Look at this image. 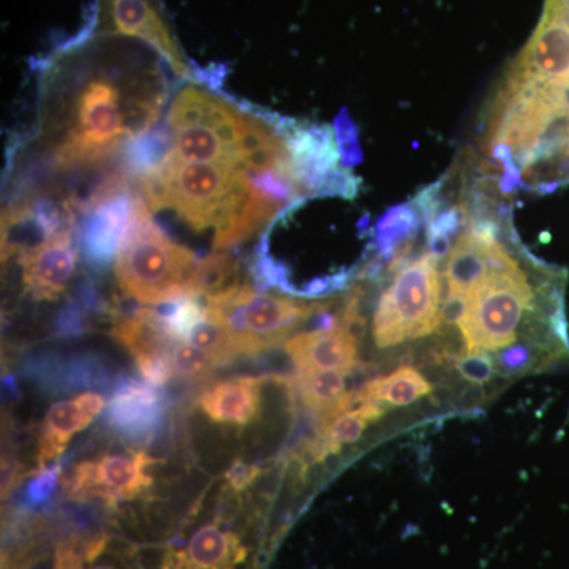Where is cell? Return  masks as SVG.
Listing matches in <instances>:
<instances>
[{"label":"cell","mask_w":569,"mask_h":569,"mask_svg":"<svg viewBox=\"0 0 569 569\" xmlns=\"http://www.w3.org/2000/svg\"><path fill=\"white\" fill-rule=\"evenodd\" d=\"M140 194L129 183L104 194L82 209L84 220L80 231L82 257L96 269L107 268L132 230Z\"/></svg>","instance_id":"10"},{"label":"cell","mask_w":569,"mask_h":569,"mask_svg":"<svg viewBox=\"0 0 569 569\" xmlns=\"http://www.w3.org/2000/svg\"><path fill=\"white\" fill-rule=\"evenodd\" d=\"M61 466L40 468L39 473L29 481L28 488L22 496V505L28 508L43 507L51 500L58 489Z\"/></svg>","instance_id":"30"},{"label":"cell","mask_w":569,"mask_h":569,"mask_svg":"<svg viewBox=\"0 0 569 569\" xmlns=\"http://www.w3.org/2000/svg\"><path fill=\"white\" fill-rule=\"evenodd\" d=\"M159 313L162 316L170 336L178 342H183L189 339L194 326L203 320L206 307H201L200 302L194 301V298H183L162 305Z\"/></svg>","instance_id":"26"},{"label":"cell","mask_w":569,"mask_h":569,"mask_svg":"<svg viewBox=\"0 0 569 569\" xmlns=\"http://www.w3.org/2000/svg\"><path fill=\"white\" fill-rule=\"evenodd\" d=\"M163 411L159 387L137 378H121L104 410V421L126 440L138 443L156 436Z\"/></svg>","instance_id":"12"},{"label":"cell","mask_w":569,"mask_h":569,"mask_svg":"<svg viewBox=\"0 0 569 569\" xmlns=\"http://www.w3.org/2000/svg\"><path fill=\"white\" fill-rule=\"evenodd\" d=\"M187 342L211 353L220 362V366L228 365L239 355L227 331L209 320L208 316H204L203 320L194 326Z\"/></svg>","instance_id":"27"},{"label":"cell","mask_w":569,"mask_h":569,"mask_svg":"<svg viewBox=\"0 0 569 569\" xmlns=\"http://www.w3.org/2000/svg\"><path fill=\"white\" fill-rule=\"evenodd\" d=\"M28 376L50 392L103 389L110 385V370L96 355H77L61 358L41 355L26 366Z\"/></svg>","instance_id":"15"},{"label":"cell","mask_w":569,"mask_h":569,"mask_svg":"<svg viewBox=\"0 0 569 569\" xmlns=\"http://www.w3.org/2000/svg\"><path fill=\"white\" fill-rule=\"evenodd\" d=\"M261 385L263 378H231L206 389L198 403L212 421L249 425L260 415Z\"/></svg>","instance_id":"19"},{"label":"cell","mask_w":569,"mask_h":569,"mask_svg":"<svg viewBox=\"0 0 569 569\" xmlns=\"http://www.w3.org/2000/svg\"><path fill=\"white\" fill-rule=\"evenodd\" d=\"M438 260L429 252L400 264L378 299L372 332L378 348L432 335L441 325Z\"/></svg>","instance_id":"5"},{"label":"cell","mask_w":569,"mask_h":569,"mask_svg":"<svg viewBox=\"0 0 569 569\" xmlns=\"http://www.w3.org/2000/svg\"><path fill=\"white\" fill-rule=\"evenodd\" d=\"M565 277L557 272L533 287L519 263L492 271L468 296L459 329L467 351H497L516 340L527 312L565 302Z\"/></svg>","instance_id":"1"},{"label":"cell","mask_w":569,"mask_h":569,"mask_svg":"<svg viewBox=\"0 0 569 569\" xmlns=\"http://www.w3.org/2000/svg\"><path fill=\"white\" fill-rule=\"evenodd\" d=\"M22 282L36 301H56L61 298L74 276L78 249L71 230L52 236L32 247L21 258Z\"/></svg>","instance_id":"13"},{"label":"cell","mask_w":569,"mask_h":569,"mask_svg":"<svg viewBox=\"0 0 569 569\" xmlns=\"http://www.w3.org/2000/svg\"><path fill=\"white\" fill-rule=\"evenodd\" d=\"M138 369H140L142 378L153 387H162L171 377L170 359L168 356H159V358H142L137 359Z\"/></svg>","instance_id":"32"},{"label":"cell","mask_w":569,"mask_h":569,"mask_svg":"<svg viewBox=\"0 0 569 569\" xmlns=\"http://www.w3.org/2000/svg\"><path fill=\"white\" fill-rule=\"evenodd\" d=\"M291 173L305 194L355 198L359 183L342 167L336 133L328 126H282Z\"/></svg>","instance_id":"7"},{"label":"cell","mask_w":569,"mask_h":569,"mask_svg":"<svg viewBox=\"0 0 569 569\" xmlns=\"http://www.w3.org/2000/svg\"><path fill=\"white\" fill-rule=\"evenodd\" d=\"M107 537L88 539L69 537L59 542L56 550L54 569H82L84 563L93 561L103 552Z\"/></svg>","instance_id":"28"},{"label":"cell","mask_w":569,"mask_h":569,"mask_svg":"<svg viewBox=\"0 0 569 569\" xmlns=\"http://www.w3.org/2000/svg\"><path fill=\"white\" fill-rule=\"evenodd\" d=\"M20 463L11 459H3L2 470V496L9 497L11 490L17 488L18 482H21Z\"/></svg>","instance_id":"35"},{"label":"cell","mask_w":569,"mask_h":569,"mask_svg":"<svg viewBox=\"0 0 569 569\" xmlns=\"http://www.w3.org/2000/svg\"><path fill=\"white\" fill-rule=\"evenodd\" d=\"M418 206L413 203L399 204L389 209L376 224L373 246L380 260L391 266L406 260L410 241L417 234L419 219Z\"/></svg>","instance_id":"22"},{"label":"cell","mask_w":569,"mask_h":569,"mask_svg":"<svg viewBox=\"0 0 569 569\" xmlns=\"http://www.w3.org/2000/svg\"><path fill=\"white\" fill-rule=\"evenodd\" d=\"M93 569H112L111 567H107V565H100V567H96Z\"/></svg>","instance_id":"36"},{"label":"cell","mask_w":569,"mask_h":569,"mask_svg":"<svg viewBox=\"0 0 569 569\" xmlns=\"http://www.w3.org/2000/svg\"><path fill=\"white\" fill-rule=\"evenodd\" d=\"M508 74L541 86L556 93L568 107L569 96V13L546 2L545 13L529 43ZM567 123V122H565Z\"/></svg>","instance_id":"9"},{"label":"cell","mask_w":569,"mask_h":569,"mask_svg":"<svg viewBox=\"0 0 569 569\" xmlns=\"http://www.w3.org/2000/svg\"><path fill=\"white\" fill-rule=\"evenodd\" d=\"M108 18L114 32L146 41L170 63L179 77H189L190 69L181 50L149 0H108Z\"/></svg>","instance_id":"14"},{"label":"cell","mask_w":569,"mask_h":569,"mask_svg":"<svg viewBox=\"0 0 569 569\" xmlns=\"http://www.w3.org/2000/svg\"><path fill=\"white\" fill-rule=\"evenodd\" d=\"M258 121L198 86H186L171 104V156L181 162L238 168L242 146Z\"/></svg>","instance_id":"3"},{"label":"cell","mask_w":569,"mask_h":569,"mask_svg":"<svg viewBox=\"0 0 569 569\" xmlns=\"http://www.w3.org/2000/svg\"><path fill=\"white\" fill-rule=\"evenodd\" d=\"M171 370L173 377L186 378V380H200V378L209 377L220 362L208 351L192 346V343H176L171 348L170 355Z\"/></svg>","instance_id":"25"},{"label":"cell","mask_w":569,"mask_h":569,"mask_svg":"<svg viewBox=\"0 0 569 569\" xmlns=\"http://www.w3.org/2000/svg\"><path fill=\"white\" fill-rule=\"evenodd\" d=\"M346 376L340 370H298L288 387L323 427L353 408L355 395L347 392Z\"/></svg>","instance_id":"18"},{"label":"cell","mask_w":569,"mask_h":569,"mask_svg":"<svg viewBox=\"0 0 569 569\" xmlns=\"http://www.w3.org/2000/svg\"><path fill=\"white\" fill-rule=\"evenodd\" d=\"M328 309L329 302L264 293L242 283L209 296L206 316L227 331L239 355L254 356L287 342L299 326Z\"/></svg>","instance_id":"4"},{"label":"cell","mask_w":569,"mask_h":569,"mask_svg":"<svg viewBox=\"0 0 569 569\" xmlns=\"http://www.w3.org/2000/svg\"><path fill=\"white\" fill-rule=\"evenodd\" d=\"M430 391H432V385L415 367L403 366L387 377L367 381L365 387L355 392V403L367 400L381 407H406L417 402Z\"/></svg>","instance_id":"21"},{"label":"cell","mask_w":569,"mask_h":569,"mask_svg":"<svg viewBox=\"0 0 569 569\" xmlns=\"http://www.w3.org/2000/svg\"><path fill=\"white\" fill-rule=\"evenodd\" d=\"M171 152V132L167 129L149 130L138 134L126 146V164L130 173L141 176L157 170Z\"/></svg>","instance_id":"24"},{"label":"cell","mask_w":569,"mask_h":569,"mask_svg":"<svg viewBox=\"0 0 569 569\" xmlns=\"http://www.w3.org/2000/svg\"><path fill=\"white\" fill-rule=\"evenodd\" d=\"M170 181V209L194 230L216 227L241 171L231 164L181 162L173 156L162 163Z\"/></svg>","instance_id":"8"},{"label":"cell","mask_w":569,"mask_h":569,"mask_svg":"<svg viewBox=\"0 0 569 569\" xmlns=\"http://www.w3.org/2000/svg\"><path fill=\"white\" fill-rule=\"evenodd\" d=\"M82 329H84V317H82L81 306H67L58 318V335L62 337L80 336Z\"/></svg>","instance_id":"33"},{"label":"cell","mask_w":569,"mask_h":569,"mask_svg":"<svg viewBox=\"0 0 569 569\" xmlns=\"http://www.w3.org/2000/svg\"><path fill=\"white\" fill-rule=\"evenodd\" d=\"M335 133L343 167L350 168L361 163L362 149L359 144L358 126L346 110L339 112L336 118Z\"/></svg>","instance_id":"29"},{"label":"cell","mask_w":569,"mask_h":569,"mask_svg":"<svg viewBox=\"0 0 569 569\" xmlns=\"http://www.w3.org/2000/svg\"><path fill=\"white\" fill-rule=\"evenodd\" d=\"M258 468L246 466V463H234L233 468L227 473L228 481L234 489H246L254 478L258 477Z\"/></svg>","instance_id":"34"},{"label":"cell","mask_w":569,"mask_h":569,"mask_svg":"<svg viewBox=\"0 0 569 569\" xmlns=\"http://www.w3.org/2000/svg\"><path fill=\"white\" fill-rule=\"evenodd\" d=\"M283 347L298 370L348 373L358 362V340L342 326L332 331L301 332L288 339Z\"/></svg>","instance_id":"16"},{"label":"cell","mask_w":569,"mask_h":569,"mask_svg":"<svg viewBox=\"0 0 569 569\" xmlns=\"http://www.w3.org/2000/svg\"><path fill=\"white\" fill-rule=\"evenodd\" d=\"M104 408V399L97 392H84L70 400H61L48 410L39 445V466L43 468L59 458L70 438L91 425Z\"/></svg>","instance_id":"17"},{"label":"cell","mask_w":569,"mask_h":569,"mask_svg":"<svg viewBox=\"0 0 569 569\" xmlns=\"http://www.w3.org/2000/svg\"><path fill=\"white\" fill-rule=\"evenodd\" d=\"M456 369L466 380L478 385L489 383L497 373L496 361L488 351H467L459 359Z\"/></svg>","instance_id":"31"},{"label":"cell","mask_w":569,"mask_h":569,"mask_svg":"<svg viewBox=\"0 0 569 569\" xmlns=\"http://www.w3.org/2000/svg\"><path fill=\"white\" fill-rule=\"evenodd\" d=\"M130 100L122 103L121 89L108 74L89 78L77 93L69 132L58 146L56 162L59 167L99 162L121 148L123 142L132 140Z\"/></svg>","instance_id":"6"},{"label":"cell","mask_w":569,"mask_h":569,"mask_svg":"<svg viewBox=\"0 0 569 569\" xmlns=\"http://www.w3.org/2000/svg\"><path fill=\"white\" fill-rule=\"evenodd\" d=\"M197 263L193 252L176 244L153 223L151 209L140 194L132 230L116 260L123 293L141 305L162 306L192 298L190 279Z\"/></svg>","instance_id":"2"},{"label":"cell","mask_w":569,"mask_h":569,"mask_svg":"<svg viewBox=\"0 0 569 569\" xmlns=\"http://www.w3.org/2000/svg\"><path fill=\"white\" fill-rule=\"evenodd\" d=\"M112 337L119 340L134 356V361L142 358H159L170 355L178 343L167 331L159 310L141 307L132 317L123 318L112 329Z\"/></svg>","instance_id":"20"},{"label":"cell","mask_w":569,"mask_h":569,"mask_svg":"<svg viewBox=\"0 0 569 569\" xmlns=\"http://www.w3.org/2000/svg\"><path fill=\"white\" fill-rule=\"evenodd\" d=\"M239 268L231 254L216 252L198 260L192 279H190V295L209 296L222 293L230 288L238 287Z\"/></svg>","instance_id":"23"},{"label":"cell","mask_w":569,"mask_h":569,"mask_svg":"<svg viewBox=\"0 0 569 569\" xmlns=\"http://www.w3.org/2000/svg\"><path fill=\"white\" fill-rule=\"evenodd\" d=\"M156 463L144 452L88 460L74 468L66 481V490L73 497L96 493L129 500L151 485L152 478L146 470Z\"/></svg>","instance_id":"11"}]
</instances>
